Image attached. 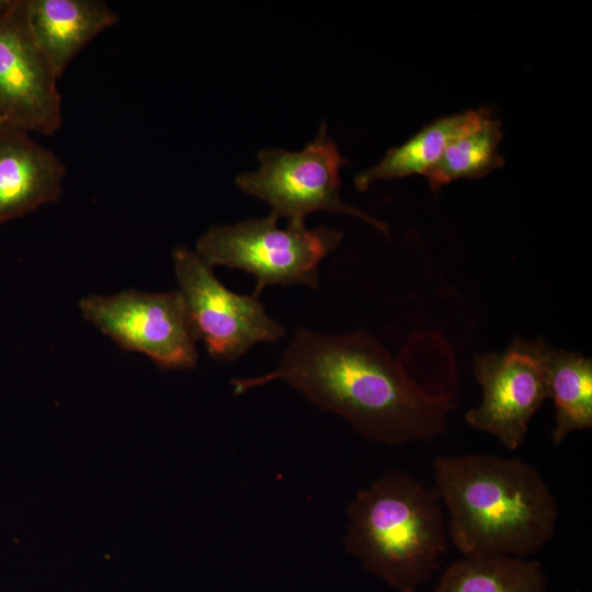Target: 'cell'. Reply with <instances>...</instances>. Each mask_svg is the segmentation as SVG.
<instances>
[{
    "label": "cell",
    "mask_w": 592,
    "mask_h": 592,
    "mask_svg": "<svg viewBox=\"0 0 592 592\" xmlns=\"http://www.w3.org/2000/svg\"><path fill=\"white\" fill-rule=\"evenodd\" d=\"M26 26L58 78L118 16L100 0H21Z\"/></svg>",
    "instance_id": "11"
},
{
    "label": "cell",
    "mask_w": 592,
    "mask_h": 592,
    "mask_svg": "<svg viewBox=\"0 0 592 592\" xmlns=\"http://www.w3.org/2000/svg\"><path fill=\"white\" fill-rule=\"evenodd\" d=\"M5 126H10V125H8V124L4 122V119L0 116V128H3V127H5ZM11 127H12V126H11Z\"/></svg>",
    "instance_id": "17"
},
{
    "label": "cell",
    "mask_w": 592,
    "mask_h": 592,
    "mask_svg": "<svg viewBox=\"0 0 592 592\" xmlns=\"http://www.w3.org/2000/svg\"><path fill=\"white\" fill-rule=\"evenodd\" d=\"M174 272L196 340L210 357L231 362L261 342H274L285 329L265 311L254 294L230 291L195 251L178 246Z\"/></svg>",
    "instance_id": "6"
},
{
    "label": "cell",
    "mask_w": 592,
    "mask_h": 592,
    "mask_svg": "<svg viewBox=\"0 0 592 592\" xmlns=\"http://www.w3.org/2000/svg\"><path fill=\"white\" fill-rule=\"evenodd\" d=\"M283 380L366 441L389 446L430 442L448 429L455 396L429 390L364 330L329 335L298 329L278 365L231 379L235 395Z\"/></svg>",
    "instance_id": "1"
},
{
    "label": "cell",
    "mask_w": 592,
    "mask_h": 592,
    "mask_svg": "<svg viewBox=\"0 0 592 592\" xmlns=\"http://www.w3.org/2000/svg\"><path fill=\"white\" fill-rule=\"evenodd\" d=\"M548 348L543 339L516 338L502 352L475 354L473 372L482 399L466 413V422L509 451L520 448L531 420L549 398Z\"/></svg>",
    "instance_id": "8"
},
{
    "label": "cell",
    "mask_w": 592,
    "mask_h": 592,
    "mask_svg": "<svg viewBox=\"0 0 592 592\" xmlns=\"http://www.w3.org/2000/svg\"><path fill=\"white\" fill-rule=\"evenodd\" d=\"M57 80L26 26L21 0H9L0 14V116L26 133L55 134L61 125Z\"/></svg>",
    "instance_id": "9"
},
{
    "label": "cell",
    "mask_w": 592,
    "mask_h": 592,
    "mask_svg": "<svg viewBox=\"0 0 592 592\" xmlns=\"http://www.w3.org/2000/svg\"><path fill=\"white\" fill-rule=\"evenodd\" d=\"M433 471L448 514V538L463 556L528 557L553 538L557 500L531 463L489 454L442 455Z\"/></svg>",
    "instance_id": "2"
},
{
    "label": "cell",
    "mask_w": 592,
    "mask_h": 592,
    "mask_svg": "<svg viewBox=\"0 0 592 592\" xmlns=\"http://www.w3.org/2000/svg\"><path fill=\"white\" fill-rule=\"evenodd\" d=\"M546 371L548 394L555 406L551 440L558 445L571 433L592 428V360L549 345Z\"/></svg>",
    "instance_id": "14"
},
{
    "label": "cell",
    "mask_w": 592,
    "mask_h": 592,
    "mask_svg": "<svg viewBox=\"0 0 592 592\" xmlns=\"http://www.w3.org/2000/svg\"><path fill=\"white\" fill-rule=\"evenodd\" d=\"M270 214L232 225L210 227L195 252L212 267L227 266L255 277L254 295L267 286L319 285V264L340 244L343 234L325 226L314 229L287 224L278 227Z\"/></svg>",
    "instance_id": "4"
},
{
    "label": "cell",
    "mask_w": 592,
    "mask_h": 592,
    "mask_svg": "<svg viewBox=\"0 0 592 592\" xmlns=\"http://www.w3.org/2000/svg\"><path fill=\"white\" fill-rule=\"evenodd\" d=\"M79 307L87 321L125 351L141 353L167 369L197 363V340L178 289L89 295Z\"/></svg>",
    "instance_id": "7"
},
{
    "label": "cell",
    "mask_w": 592,
    "mask_h": 592,
    "mask_svg": "<svg viewBox=\"0 0 592 592\" xmlns=\"http://www.w3.org/2000/svg\"><path fill=\"white\" fill-rule=\"evenodd\" d=\"M258 160L259 168L239 173L236 185L267 203L277 218L305 225L306 217L314 212L341 213L389 236L385 223L342 201L340 172L349 161L328 135L325 123L301 150L265 149L258 153Z\"/></svg>",
    "instance_id": "5"
},
{
    "label": "cell",
    "mask_w": 592,
    "mask_h": 592,
    "mask_svg": "<svg viewBox=\"0 0 592 592\" xmlns=\"http://www.w3.org/2000/svg\"><path fill=\"white\" fill-rule=\"evenodd\" d=\"M490 116L488 109H478L435 119L402 145L389 149L376 164L356 174L355 187L365 191L378 181L424 175L456 137Z\"/></svg>",
    "instance_id": "12"
},
{
    "label": "cell",
    "mask_w": 592,
    "mask_h": 592,
    "mask_svg": "<svg viewBox=\"0 0 592 592\" xmlns=\"http://www.w3.org/2000/svg\"><path fill=\"white\" fill-rule=\"evenodd\" d=\"M65 172L58 157L26 132L0 128V225L56 202Z\"/></svg>",
    "instance_id": "10"
},
{
    "label": "cell",
    "mask_w": 592,
    "mask_h": 592,
    "mask_svg": "<svg viewBox=\"0 0 592 592\" xmlns=\"http://www.w3.org/2000/svg\"><path fill=\"white\" fill-rule=\"evenodd\" d=\"M7 2L8 1H3V0H0V14L2 13V11L4 10L5 5H7Z\"/></svg>",
    "instance_id": "16"
},
{
    "label": "cell",
    "mask_w": 592,
    "mask_h": 592,
    "mask_svg": "<svg viewBox=\"0 0 592 592\" xmlns=\"http://www.w3.org/2000/svg\"><path fill=\"white\" fill-rule=\"evenodd\" d=\"M433 592H547V577L542 563L527 557L463 556Z\"/></svg>",
    "instance_id": "13"
},
{
    "label": "cell",
    "mask_w": 592,
    "mask_h": 592,
    "mask_svg": "<svg viewBox=\"0 0 592 592\" xmlns=\"http://www.w3.org/2000/svg\"><path fill=\"white\" fill-rule=\"evenodd\" d=\"M501 139V123L491 116L456 137L424 174L431 190L462 179L476 180L502 167Z\"/></svg>",
    "instance_id": "15"
},
{
    "label": "cell",
    "mask_w": 592,
    "mask_h": 592,
    "mask_svg": "<svg viewBox=\"0 0 592 592\" xmlns=\"http://www.w3.org/2000/svg\"><path fill=\"white\" fill-rule=\"evenodd\" d=\"M436 490L391 469L346 508V550L399 592H415L436 571L448 534Z\"/></svg>",
    "instance_id": "3"
}]
</instances>
